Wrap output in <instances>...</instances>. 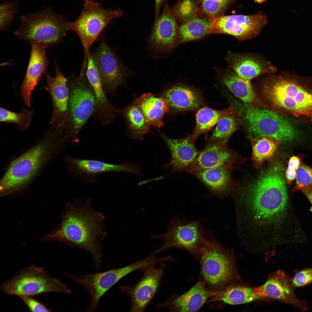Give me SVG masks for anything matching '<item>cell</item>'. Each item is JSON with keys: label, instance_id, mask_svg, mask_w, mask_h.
Listing matches in <instances>:
<instances>
[{"label": "cell", "instance_id": "obj_1", "mask_svg": "<svg viewBox=\"0 0 312 312\" xmlns=\"http://www.w3.org/2000/svg\"><path fill=\"white\" fill-rule=\"evenodd\" d=\"M281 170L277 165L267 169L235 200L237 233L248 242L278 245L292 240L302 231Z\"/></svg>", "mask_w": 312, "mask_h": 312}, {"label": "cell", "instance_id": "obj_2", "mask_svg": "<svg viewBox=\"0 0 312 312\" xmlns=\"http://www.w3.org/2000/svg\"><path fill=\"white\" fill-rule=\"evenodd\" d=\"M91 202L89 198L83 201L77 199L67 203L60 224L42 239L62 242L88 251L99 269L102 262L100 244L107 234L104 229L105 216L93 209Z\"/></svg>", "mask_w": 312, "mask_h": 312}, {"label": "cell", "instance_id": "obj_3", "mask_svg": "<svg viewBox=\"0 0 312 312\" xmlns=\"http://www.w3.org/2000/svg\"><path fill=\"white\" fill-rule=\"evenodd\" d=\"M64 143L57 132L48 136L10 164L0 183L1 196L19 190L29 183Z\"/></svg>", "mask_w": 312, "mask_h": 312}, {"label": "cell", "instance_id": "obj_4", "mask_svg": "<svg viewBox=\"0 0 312 312\" xmlns=\"http://www.w3.org/2000/svg\"><path fill=\"white\" fill-rule=\"evenodd\" d=\"M296 76L294 72L270 74L262 81L261 91L273 107L298 116L312 112V94L297 81Z\"/></svg>", "mask_w": 312, "mask_h": 312}, {"label": "cell", "instance_id": "obj_5", "mask_svg": "<svg viewBox=\"0 0 312 312\" xmlns=\"http://www.w3.org/2000/svg\"><path fill=\"white\" fill-rule=\"evenodd\" d=\"M203 244L198 260L200 264V279L207 288L217 292L228 286L234 274L231 253L215 238L210 231L203 230Z\"/></svg>", "mask_w": 312, "mask_h": 312}, {"label": "cell", "instance_id": "obj_6", "mask_svg": "<svg viewBox=\"0 0 312 312\" xmlns=\"http://www.w3.org/2000/svg\"><path fill=\"white\" fill-rule=\"evenodd\" d=\"M20 20L14 33L16 37L30 44L36 43L46 48L60 43L69 31L66 15L49 8L21 16Z\"/></svg>", "mask_w": 312, "mask_h": 312}, {"label": "cell", "instance_id": "obj_7", "mask_svg": "<svg viewBox=\"0 0 312 312\" xmlns=\"http://www.w3.org/2000/svg\"><path fill=\"white\" fill-rule=\"evenodd\" d=\"M119 9H105L97 1L84 0L82 10L77 18L69 22V31H74L79 38L84 52L82 68L87 66L91 45L113 20L122 16Z\"/></svg>", "mask_w": 312, "mask_h": 312}, {"label": "cell", "instance_id": "obj_8", "mask_svg": "<svg viewBox=\"0 0 312 312\" xmlns=\"http://www.w3.org/2000/svg\"><path fill=\"white\" fill-rule=\"evenodd\" d=\"M68 79L70 119L66 134L68 142L74 143L78 141L80 131L92 116L95 97L86 74L71 77Z\"/></svg>", "mask_w": 312, "mask_h": 312}, {"label": "cell", "instance_id": "obj_9", "mask_svg": "<svg viewBox=\"0 0 312 312\" xmlns=\"http://www.w3.org/2000/svg\"><path fill=\"white\" fill-rule=\"evenodd\" d=\"M0 289L5 294L19 297L46 292L69 294L71 291L60 280L50 277L44 268L34 266L24 269L3 283Z\"/></svg>", "mask_w": 312, "mask_h": 312}, {"label": "cell", "instance_id": "obj_10", "mask_svg": "<svg viewBox=\"0 0 312 312\" xmlns=\"http://www.w3.org/2000/svg\"><path fill=\"white\" fill-rule=\"evenodd\" d=\"M242 107L250 136L272 137L282 142H289L296 138V131L293 125L277 112L246 104Z\"/></svg>", "mask_w": 312, "mask_h": 312}, {"label": "cell", "instance_id": "obj_11", "mask_svg": "<svg viewBox=\"0 0 312 312\" xmlns=\"http://www.w3.org/2000/svg\"><path fill=\"white\" fill-rule=\"evenodd\" d=\"M203 220L189 222L178 218L172 219L167 225L166 232L152 237L164 240L160 248L154 253L156 254L170 248H179L186 250L198 260L203 244V229L200 224Z\"/></svg>", "mask_w": 312, "mask_h": 312}, {"label": "cell", "instance_id": "obj_12", "mask_svg": "<svg viewBox=\"0 0 312 312\" xmlns=\"http://www.w3.org/2000/svg\"><path fill=\"white\" fill-rule=\"evenodd\" d=\"M154 262L153 258L149 255L142 260L121 268L101 272L76 275L75 281L88 291L91 298L89 306L92 309H96L105 292L122 278L134 271L142 270Z\"/></svg>", "mask_w": 312, "mask_h": 312}, {"label": "cell", "instance_id": "obj_13", "mask_svg": "<svg viewBox=\"0 0 312 312\" xmlns=\"http://www.w3.org/2000/svg\"><path fill=\"white\" fill-rule=\"evenodd\" d=\"M91 54L105 94L114 95L131 72L103 39Z\"/></svg>", "mask_w": 312, "mask_h": 312}, {"label": "cell", "instance_id": "obj_14", "mask_svg": "<svg viewBox=\"0 0 312 312\" xmlns=\"http://www.w3.org/2000/svg\"><path fill=\"white\" fill-rule=\"evenodd\" d=\"M156 265L152 264L144 268L142 270V278L134 284L119 287L131 299L130 312L144 311L158 291L167 265L162 263L157 267Z\"/></svg>", "mask_w": 312, "mask_h": 312}, {"label": "cell", "instance_id": "obj_15", "mask_svg": "<svg viewBox=\"0 0 312 312\" xmlns=\"http://www.w3.org/2000/svg\"><path fill=\"white\" fill-rule=\"evenodd\" d=\"M268 22L267 17L261 12L252 15L220 16L213 19L211 33L226 34L243 41L259 35Z\"/></svg>", "mask_w": 312, "mask_h": 312}, {"label": "cell", "instance_id": "obj_16", "mask_svg": "<svg viewBox=\"0 0 312 312\" xmlns=\"http://www.w3.org/2000/svg\"><path fill=\"white\" fill-rule=\"evenodd\" d=\"M64 160L68 172L88 183L95 182L99 174L106 172H128L141 177L143 168L130 162L114 164L95 159L75 158L68 155L65 157Z\"/></svg>", "mask_w": 312, "mask_h": 312}, {"label": "cell", "instance_id": "obj_17", "mask_svg": "<svg viewBox=\"0 0 312 312\" xmlns=\"http://www.w3.org/2000/svg\"><path fill=\"white\" fill-rule=\"evenodd\" d=\"M55 62V76L53 77L45 74L46 85L44 87L50 96L53 106L51 123L57 129L65 132L70 119L68 79L60 72Z\"/></svg>", "mask_w": 312, "mask_h": 312}, {"label": "cell", "instance_id": "obj_18", "mask_svg": "<svg viewBox=\"0 0 312 312\" xmlns=\"http://www.w3.org/2000/svg\"><path fill=\"white\" fill-rule=\"evenodd\" d=\"M161 14L154 23L148 40L149 47L154 54H164L173 45L178 33L177 20L167 0L162 6Z\"/></svg>", "mask_w": 312, "mask_h": 312}, {"label": "cell", "instance_id": "obj_19", "mask_svg": "<svg viewBox=\"0 0 312 312\" xmlns=\"http://www.w3.org/2000/svg\"><path fill=\"white\" fill-rule=\"evenodd\" d=\"M291 279L283 271L278 270L270 275L263 285L254 288L255 292L263 298L277 300L305 311L308 309L307 304L304 301L299 300L295 295Z\"/></svg>", "mask_w": 312, "mask_h": 312}, {"label": "cell", "instance_id": "obj_20", "mask_svg": "<svg viewBox=\"0 0 312 312\" xmlns=\"http://www.w3.org/2000/svg\"><path fill=\"white\" fill-rule=\"evenodd\" d=\"M216 292L207 287L205 283L199 281L188 291L181 295L173 294L166 301L157 304L159 309L166 307L171 312H196L212 298Z\"/></svg>", "mask_w": 312, "mask_h": 312}, {"label": "cell", "instance_id": "obj_21", "mask_svg": "<svg viewBox=\"0 0 312 312\" xmlns=\"http://www.w3.org/2000/svg\"><path fill=\"white\" fill-rule=\"evenodd\" d=\"M160 135L168 147L171 158L170 161L165 164L164 168L171 169V171L165 176L157 178V180L162 179L175 172L186 171L200 151L195 147V142L191 140L189 135L184 138L173 139L162 133Z\"/></svg>", "mask_w": 312, "mask_h": 312}, {"label": "cell", "instance_id": "obj_22", "mask_svg": "<svg viewBox=\"0 0 312 312\" xmlns=\"http://www.w3.org/2000/svg\"><path fill=\"white\" fill-rule=\"evenodd\" d=\"M31 45L29 61L20 90L23 100L29 107H31L32 91L43 75L46 74L49 65L46 48L36 43Z\"/></svg>", "mask_w": 312, "mask_h": 312}, {"label": "cell", "instance_id": "obj_23", "mask_svg": "<svg viewBox=\"0 0 312 312\" xmlns=\"http://www.w3.org/2000/svg\"><path fill=\"white\" fill-rule=\"evenodd\" d=\"M85 74L94 90L95 105L92 116L104 125L113 121L115 118L116 107L106 97L101 80L94 62L91 52L89 54Z\"/></svg>", "mask_w": 312, "mask_h": 312}, {"label": "cell", "instance_id": "obj_24", "mask_svg": "<svg viewBox=\"0 0 312 312\" xmlns=\"http://www.w3.org/2000/svg\"><path fill=\"white\" fill-rule=\"evenodd\" d=\"M234 160L233 153L227 147L226 144L216 141L206 144L200 151L186 172L189 173L219 166L232 164Z\"/></svg>", "mask_w": 312, "mask_h": 312}, {"label": "cell", "instance_id": "obj_25", "mask_svg": "<svg viewBox=\"0 0 312 312\" xmlns=\"http://www.w3.org/2000/svg\"><path fill=\"white\" fill-rule=\"evenodd\" d=\"M228 58L234 72L250 81L263 74H274L276 70L270 62L256 56L231 53Z\"/></svg>", "mask_w": 312, "mask_h": 312}, {"label": "cell", "instance_id": "obj_26", "mask_svg": "<svg viewBox=\"0 0 312 312\" xmlns=\"http://www.w3.org/2000/svg\"><path fill=\"white\" fill-rule=\"evenodd\" d=\"M231 166L232 164L221 166L192 174L205 185L211 196L223 198L226 196L230 191Z\"/></svg>", "mask_w": 312, "mask_h": 312}, {"label": "cell", "instance_id": "obj_27", "mask_svg": "<svg viewBox=\"0 0 312 312\" xmlns=\"http://www.w3.org/2000/svg\"><path fill=\"white\" fill-rule=\"evenodd\" d=\"M162 96L167 102L169 107L178 112L196 109L203 102L200 92L181 86H174L168 88L164 92Z\"/></svg>", "mask_w": 312, "mask_h": 312}, {"label": "cell", "instance_id": "obj_28", "mask_svg": "<svg viewBox=\"0 0 312 312\" xmlns=\"http://www.w3.org/2000/svg\"><path fill=\"white\" fill-rule=\"evenodd\" d=\"M134 104L139 108L151 126L159 128L164 125L163 119L169 112V107L163 96L145 93L136 99Z\"/></svg>", "mask_w": 312, "mask_h": 312}, {"label": "cell", "instance_id": "obj_29", "mask_svg": "<svg viewBox=\"0 0 312 312\" xmlns=\"http://www.w3.org/2000/svg\"><path fill=\"white\" fill-rule=\"evenodd\" d=\"M236 114L235 107L233 105L220 110L206 106L201 107L196 115V126L189 135L191 140L195 142L200 135L208 132L221 118L227 116H236Z\"/></svg>", "mask_w": 312, "mask_h": 312}, {"label": "cell", "instance_id": "obj_30", "mask_svg": "<svg viewBox=\"0 0 312 312\" xmlns=\"http://www.w3.org/2000/svg\"><path fill=\"white\" fill-rule=\"evenodd\" d=\"M263 298L255 293L254 288L237 285H229L216 292L209 302H217L231 305L250 302Z\"/></svg>", "mask_w": 312, "mask_h": 312}, {"label": "cell", "instance_id": "obj_31", "mask_svg": "<svg viewBox=\"0 0 312 312\" xmlns=\"http://www.w3.org/2000/svg\"><path fill=\"white\" fill-rule=\"evenodd\" d=\"M222 81L235 96L246 104L250 106L254 104L263 105L255 94L250 81L232 72L225 75Z\"/></svg>", "mask_w": 312, "mask_h": 312}, {"label": "cell", "instance_id": "obj_32", "mask_svg": "<svg viewBox=\"0 0 312 312\" xmlns=\"http://www.w3.org/2000/svg\"><path fill=\"white\" fill-rule=\"evenodd\" d=\"M116 112L121 114L128 122L131 138L143 140L144 135L150 131L151 125L135 104L128 106L122 109L116 108Z\"/></svg>", "mask_w": 312, "mask_h": 312}, {"label": "cell", "instance_id": "obj_33", "mask_svg": "<svg viewBox=\"0 0 312 312\" xmlns=\"http://www.w3.org/2000/svg\"><path fill=\"white\" fill-rule=\"evenodd\" d=\"M252 149L251 160L254 167L259 168L273 156L282 142L272 137H248Z\"/></svg>", "mask_w": 312, "mask_h": 312}, {"label": "cell", "instance_id": "obj_34", "mask_svg": "<svg viewBox=\"0 0 312 312\" xmlns=\"http://www.w3.org/2000/svg\"><path fill=\"white\" fill-rule=\"evenodd\" d=\"M213 18L195 17L182 23L178 33L182 42L197 39L211 33Z\"/></svg>", "mask_w": 312, "mask_h": 312}, {"label": "cell", "instance_id": "obj_35", "mask_svg": "<svg viewBox=\"0 0 312 312\" xmlns=\"http://www.w3.org/2000/svg\"><path fill=\"white\" fill-rule=\"evenodd\" d=\"M238 126L236 116H227L221 118L217 123L216 128L208 139L207 144L220 141L226 144Z\"/></svg>", "mask_w": 312, "mask_h": 312}, {"label": "cell", "instance_id": "obj_36", "mask_svg": "<svg viewBox=\"0 0 312 312\" xmlns=\"http://www.w3.org/2000/svg\"><path fill=\"white\" fill-rule=\"evenodd\" d=\"M33 112L23 108L20 112L9 110L3 107L0 109V121L2 122L15 124L21 130L26 129L29 126Z\"/></svg>", "mask_w": 312, "mask_h": 312}, {"label": "cell", "instance_id": "obj_37", "mask_svg": "<svg viewBox=\"0 0 312 312\" xmlns=\"http://www.w3.org/2000/svg\"><path fill=\"white\" fill-rule=\"evenodd\" d=\"M172 10L177 21L184 23L196 17L198 12L197 0H178Z\"/></svg>", "mask_w": 312, "mask_h": 312}, {"label": "cell", "instance_id": "obj_38", "mask_svg": "<svg viewBox=\"0 0 312 312\" xmlns=\"http://www.w3.org/2000/svg\"><path fill=\"white\" fill-rule=\"evenodd\" d=\"M18 12L17 3L12 1L3 3L0 6V30H8Z\"/></svg>", "mask_w": 312, "mask_h": 312}, {"label": "cell", "instance_id": "obj_39", "mask_svg": "<svg viewBox=\"0 0 312 312\" xmlns=\"http://www.w3.org/2000/svg\"><path fill=\"white\" fill-rule=\"evenodd\" d=\"M234 0H202V12L208 17L214 18L219 16L234 2Z\"/></svg>", "mask_w": 312, "mask_h": 312}, {"label": "cell", "instance_id": "obj_40", "mask_svg": "<svg viewBox=\"0 0 312 312\" xmlns=\"http://www.w3.org/2000/svg\"><path fill=\"white\" fill-rule=\"evenodd\" d=\"M296 183L292 192L302 190L312 186V169L304 164L296 170Z\"/></svg>", "mask_w": 312, "mask_h": 312}, {"label": "cell", "instance_id": "obj_41", "mask_svg": "<svg viewBox=\"0 0 312 312\" xmlns=\"http://www.w3.org/2000/svg\"><path fill=\"white\" fill-rule=\"evenodd\" d=\"M291 284L295 289L312 283V268L296 271L293 277L291 279Z\"/></svg>", "mask_w": 312, "mask_h": 312}, {"label": "cell", "instance_id": "obj_42", "mask_svg": "<svg viewBox=\"0 0 312 312\" xmlns=\"http://www.w3.org/2000/svg\"><path fill=\"white\" fill-rule=\"evenodd\" d=\"M27 307L30 312H50L43 303L33 298L32 296H24L19 297Z\"/></svg>", "mask_w": 312, "mask_h": 312}, {"label": "cell", "instance_id": "obj_43", "mask_svg": "<svg viewBox=\"0 0 312 312\" xmlns=\"http://www.w3.org/2000/svg\"><path fill=\"white\" fill-rule=\"evenodd\" d=\"M296 169L288 167L285 172V177L288 183L291 184L292 182L296 179Z\"/></svg>", "mask_w": 312, "mask_h": 312}, {"label": "cell", "instance_id": "obj_44", "mask_svg": "<svg viewBox=\"0 0 312 312\" xmlns=\"http://www.w3.org/2000/svg\"><path fill=\"white\" fill-rule=\"evenodd\" d=\"M154 0L155 18L154 23L156 22L160 15L161 10L165 0Z\"/></svg>", "mask_w": 312, "mask_h": 312}, {"label": "cell", "instance_id": "obj_45", "mask_svg": "<svg viewBox=\"0 0 312 312\" xmlns=\"http://www.w3.org/2000/svg\"><path fill=\"white\" fill-rule=\"evenodd\" d=\"M300 161L299 158L296 156H292L289 159L288 167L296 169L300 165Z\"/></svg>", "mask_w": 312, "mask_h": 312}, {"label": "cell", "instance_id": "obj_46", "mask_svg": "<svg viewBox=\"0 0 312 312\" xmlns=\"http://www.w3.org/2000/svg\"><path fill=\"white\" fill-rule=\"evenodd\" d=\"M307 197L312 206V186L301 191Z\"/></svg>", "mask_w": 312, "mask_h": 312}, {"label": "cell", "instance_id": "obj_47", "mask_svg": "<svg viewBox=\"0 0 312 312\" xmlns=\"http://www.w3.org/2000/svg\"><path fill=\"white\" fill-rule=\"evenodd\" d=\"M302 115L307 116L312 119V112L305 113Z\"/></svg>", "mask_w": 312, "mask_h": 312}]
</instances>
